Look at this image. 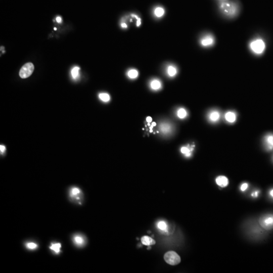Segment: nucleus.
I'll return each instance as SVG.
<instances>
[{
	"label": "nucleus",
	"instance_id": "f257e3e1",
	"mask_svg": "<svg viewBox=\"0 0 273 273\" xmlns=\"http://www.w3.org/2000/svg\"><path fill=\"white\" fill-rule=\"evenodd\" d=\"M219 8L221 12L229 17H234L238 14L239 6L237 3L228 0L220 2Z\"/></svg>",
	"mask_w": 273,
	"mask_h": 273
},
{
	"label": "nucleus",
	"instance_id": "f03ea898",
	"mask_svg": "<svg viewBox=\"0 0 273 273\" xmlns=\"http://www.w3.org/2000/svg\"><path fill=\"white\" fill-rule=\"evenodd\" d=\"M164 259L166 263L170 265H177L181 263V259L179 255L173 251H168L164 255Z\"/></svg>",
	"mask_w": 273,
	"mask_h": 273
},
{
	"label": "nucleus",
	"instance_id": "7ed1b4c3",
	"mask_svg": "<svg viewBox=\"0 0 273 273\" xmlns=\"http://www.w3.org/2000/svg\"><path fill=\"white\" fill-rule=\"evenodd\" d=\"M259 223L261 227L266 230L273 229V215L269 214L262 215L259 218Z\"/></svg>",
	"mask_w": 273,
	"mask_h": 273
},
{
	"label": "nucleus",
	"instance_id": "20e7f679",
	"mask_svg": "<svg viewBox=\"0 0 273 273\" xmlns=\"http://www.w3.org/2000/svg\"><path fill=\"white\" fill-rule=\"evenodd\" d=\"M250 48L255 54H261L265 50V44L263 40L258 39L251 42Z\"/></svg>",
	"mask_w": 273,
	"mask_h": 273
},
{
	"label": "nucleus",
	"instance_id": "39448f33",
	"mask_svg": "<svg viewBox=\"0 0 273 273\" xmlns=\"http://www.w3.org/2000/svg\"><path fill=\"white\" fill-rule=\"evenodd\" d=\"M34 69V65L31 62H28L24 64V65L21 67L19 72V76L20 78H28L32 74Z\"/></svg>",
	"mask_w": 273,
	"mask_h": 273
},
{
	"label": "nucleus",
	"instance_id": "423d86ee",
	"mask_svg": "<svg viewBox=\"0 0 273 273\" xmlns=\"http://www.w3.org/2000/svg\"><path fill=\"white\" fill-rule=\"evenodd\" d=\"M200 42L201 46L203 47H211L213 46V44H215V38L212 34H205L202 37Z\"/></svg>",
	"mask_w": 273,
	"mask_h": 273
},
{
	"label": "nucleus",
	"instance_id": "0eeeda50",
	"mask_svg": "<svg viewBox=\"0 0 273 273\" xmlns=\"http://www.w3.org/2000/svg\"><path fill=\"white\" fill-rule=\"evenodd\" d=\"M207 118L209 122L212 123H215L220 120L221 113L217 110H212L207 114Z\"/></svg>",
	"mask_w": 273,
	"mask_h": 273
},
{
	"label": "nucleus",
	"instance_id": "6e6552de",
	"mask_svg": "<svg viewBox=\"0 0 273 273\" xmlns=\"http://www.w3.org/2000/svg\"><path fill=\"white\" fill-rule=\"evenodd\" d=\"M264 144L267 150L273 149V134H269L264 138Z\"/></svg>",
	"mask_w": 273,
	"mask_h": 273
},
{
	"label": "nucleus",
	"instance_id": "1a4fd4ad",
	"mask_svg": "<svg viewBox=\"0 0 273 273\" xmlns=\"http://www.w3.org/2000/svg\"><path fill=\"white\" fill-rule=\"evenodd\" d=\"M215 182L217 185L221 187H226L229 184V181L227 177L223 175L217 177L215 179Z\"/></svg>",
	"mask_w": 273,
	"mask_h": 273
},
{
	"label": "nucleus",
	"instance_id": "9d476101",
	"mask_svg": "<svg viewBox=\"0 0 273 273\" xmlns=\"http://www.w3.org/2000/svg\"><path fill=\"white\" fill-rule=\"evenodd\" d=\"M225 120L229 123L232 124L236 122L237 116L236 114L233 111H228L226 112L225 115Z\"/></svg>",
	"mask_w": 273,
	"mask_h": 273
},
{
	"label": "nucleus",
	"instance_id": "9b49d317",
	"mask_svg": "<svg viewBox=\"0 0 273 273\" xmlns=\"http://www.w3.org/2000/svg\"><path fill=\"white\" fill-rule=\"evenodd\" d=\"M166 72L168 76H169L171 78H173L177 74V68L175 65L171 64L167 66Z\"/></svg>",
	"mask_w": 273,
	"mask_h": 273
},
{
	"label": "nucleus",
	"instance_id": "f8f14e48",
	"mask_svg": "<svg viewBox=\"0 0 273 273\" xmlns=\"http://www.w3.org/2000/svg\"><path fill=\"white\" fill-rule=\"evenodd\" d=\"M150 86L152 90L157 91L162 88V82L158 79H154L150 82Z\"/></svg>",
	"mask_w": 273,
	"mask_h": 273
},
{
	"label": "nucleus",
	"instance_id": "ddd939ff",
	"mask_svg": "<svg viewBox=\"0 0 273 273\" xmlns=\"http://www.w3.org/2000/svg\"><path fill=\"white\" fill-rule=\"evenodd\" d=\"M141 242L143 244L147 246H150L155 244V241L149 236H144L141 238Z\"/></svg>",
	"mask_w": 273,
	"mask_h": 273
},
{
	"label": "nucleus",
	"instance_id": "4468645a",
	"mask_svg": "<svg viewBox=\"0 0 273 273\" xmlns=\"http://www.w3.org/2000/svg\"><path fill=\"white\" fill-rule=\"evenodd\" d=\"M193 150V147H190L188 146H184L181 148V152L186 157H190L192 152Z\"/></svg>",
	"mask_w": 273,
	"mask_h": 273
},
{
	"label": "nucleus",
	"instance_id": "2eb2a0df",
	"mask_svg": "<svg viewBox=\"0 0 273 273\" xmlns=\"http://www.w3.org/2000/svg\"><path fill=\"white\" fill-rule=\"evenodd\" d=\"M165 13V10L162 7H157L154 10V14L157 18H161Z\"/></svg>",
	"mask_w": 273,
	"mask_h": 273
},
{
	"label": "nucleus",
	"instance_id": "dca6fc26",
	"mask_svg": "<svg viewBox=\"0 0 273 273\" xmlns=\"http://www.w3.org/2000/svg\"><path fill=\"white\" fill-rule=\"evenodd\" d=\"M74 242L76 245L78 246H82L85 243V240L83 237L81 235H76L74 238Z\"/></svg>",
	"mask_w": 273,
	"mask_h": 273
},
{
	"label": "nucleus",
	"instance_id": "f3484780",
	"mask_svg": "<svg viewBox=\"0 0 273 273\" xmlns=\"http://www.w3.org/2000/svg\"><path fill=\"white\" fill-rule=\"evenodd\" d=\"M127 75L130 78L135 79L138 76L139 72H138L137 70L135 69H131L128 71Z\"/></svg>",
	"mask_w": 273,
	"mask_h": 273
},
{
	"label": "nucleus",
	"instance_id": "a211bd4d",
	"mask_svg": "<svg viewBox=\"0 0 273 273\" xmlns=\"http://www.w3.org/2000/svg\"><path fill=\"white\" fill-rule=\"evenodd\" d=\"M177 116L178 118H181V119H183L187 117V112L186 110L184 108H179V109L177 110Z\"/></svg>",
	"mask_w": 273,
	"mask_h": 273
},
{
	"label": "nucleus",
	"instance_id": "6ab92c4d",
	"mask_svg": "<svg viewBox=\"0 0 273 273\" xmlns=\"http://www.w3.org/2000/svg\"><path fill=\"white\" fill-rule=\"evenodd\" d=\"M161 130L164 133H168L169 132H171V127L170 124H162L160 127Z\"/></svg>",
	"mask_w": 273,
	"mask_h": 273
},
{
	"label": "nucleus",
	"instance_id": "aec40b11",
	"mask_svg": "<svg viewBox=\"0 0 273 273\" xmlns=\"http://www.w3.org/2000/svg\"><path fill=\"white\" fill-rule=\"evenodd\" d=\"M61 247V245L60 243H55L53 244L50 247V249L53 250L56 253H59L60 251V248Z\"/></svg>",
	"mask_w": 273,
	"mask_h": 273
},
{
	"label": "nucleus",
	"instance_id": "412c9836",
	"mask_svg": "<svg viewBox=\"0 0 273 273\" xmlns=\"http://www.w3.org/2000/svg\"><path fill=\"white\" fill-rule=\"evenodd\" d=\"M99 97L103 102H108L110 100V96L107 93H100L99 95Z\"/></svg>",
	"mask_w": 273,
	"mask_h": 273
},
{
	"label": "nucleus",
	"instance_id": "4be33fe9",
	"mask_svg": "<svg viewBox=\"0 0 273 273\" xmlns=\"http://www.w3.org/2000/svg\"><path fill=\"white\" fill-rule=\"evenodd\" d=\"M80 69V67L77 66L72 68V77L74 78V79H76L78 76Z\"/></svg>",
	"mask_w": 273,
	"mask_h": 273
},
{
	"label": "nucleus",
	"instance_id": "5701e85b",
	"mask_svg": "<svg viewBox=\"0 0 273 273\" xmlns=\"http://www.w3.org/2000/svg\"><path fill=\"white\" fill-rule=\"evenodd\" d=\"M157 227L160 230L162 231H166L168 229V226L166 222L164 221H160L157 223Z\"/></svg>",
	"mask_w": 273,
	"mask_h": 273
},
{
	"label": "nucleus",
	"instance_id": "b1692460",
	"mask_svg": "<svg viewBox=\"0 0 273 273\" xmlns=\"http://www.w3.org/2000/svg\"><path fill=\"white\" fill-rule=\"evenodd\" d=\"M80 189H78V188H73L71 190L70 194L72 197H76L80 194Z\"/></svg>",
	"mask_w": 273,
	"mask_h": 273
},
{
	"label": "nucleus",
	"instance_id": "393cba45",
	"mask_svg": "<svg viewBox=\"0 0 273 273\" xmlns=\"http://www.w3.org/2000/svg\"><path fill=\"white\" fill-rule=\"evenodd\" d=\"M26 247L28 249L33 250V249H36L38 247V245L36 243H34V242H30V243H28L26 244Z\"/></svg>",
	"mask_w": 273,
	"mask_h": 273
},
{
	"label": "nucleus",
	"instance_id": "a878e982",
	"mask_svg": "<svg viewBox=\"0 0 273 273\" xmlns=\"http://www.w3.org/2000/svg\"><path fill=\"white\" fill-rule=\"evenodd\" d=\"M132 15L134 16L135 18H136V19L137 20V26H139L141 25V18H139L138 16L136 15V14H132Z\"/></svg>",
	"mask_w": 273,
	"mask_h": 273
},
{
	"label": "nucleus",
	"instance_id": "bb28decb",
	"mask_svg": "<svg viewBox=\"0 0 273 273\" xmlns=\"http://www.w3.org/2000/svg\"><path fill=\"white\" fill-rule=\"evenodd\" d=\"M247 188H248L247 183L243 184L241 186V190L242 191H244L246 190L247 189Z\"/></svg>",
	"mask_w": 273,
	"mask_h": 273
},
{
	"label": "nucleus",
	"instance_id": "cd10ccee",
	"mask_svg": "<svg viewBox=\"0 0 273 273\" xmlns=\"http://www.w3.org/2000/svg\"><path fill=\"white\" fill-rule=\"evenodd\" d=\"M5 150H6V148L4 146L2 145L0 146V150H1V153H4V151H5Z\"/></svg>",
	"mask_w": 273,
	"mask_h": 273
},
{
	"label": "nucleus",
	"instance_id": "c85d7f7f",
	"mask_svg": "<svg viewBox=\"0 0 273 273\" xmlns=\"http://www.w3.org/2000/svg\"><path fill=\"white\" fill-rule=\"evenodd\" d=\"M121 26H122V28H128V25H127L126 23H124V22H123V23H122V24H121Z\"/></svg>",
	"mask_w": 273,
	"mask_h": 273
},
{
	"label": "nucleus",
	"instance_id": "c756f323",
	"mask_svg": "<svg viewBox=\"0 0 273 273\" xmlns=\"http://www.w3.org/2000/svg\"><path fill=\"white\" fill-rule=\"evenodd\" d=\"M56 21H57V22H58V23H61V21H62V19H61V18L60 17H57L56 18Z\"/></svg>",
	"mask_w": 273,
	"mask_h": 273
},
{
	"label": "nucleus",
	"instance_id": "7c9ffc66",
	"mask_svg": "<svg viewBox=\"0 0 273 273\" xmlns=\"http://www.w3.org/2000/svg\"><path fill=\"white\" fill-rule=\"evenodd\" d=\"M258 194H259V192H255L254 193H253L252 194V196H253L254 197H257L258 196Z\"/></svg>",
	"mask_w": 273,
	"mask_h": 273
},
{
	"label": "nucleus",
	"instance_id": "2f4dec72",
	"mask_svg": "<svg viewBox=\"0 0 273 273\" xmlns=\"http://www.w3.org/2000/svg\"><path fill=\"white\" fill-rule=\"evenodd\" d=\"M147 122H150L152 121V118H150V117H148V118H147Z\"/></svg>",
	"mask_w": 273,
	"mask_h": 273
},
{
	"label": "nucleus",
	"instance_id": "473e14b6",
	"mask_svg": "<svg viewBox=\"0 0 273 273\" xmlns=\"http://www.w3.org/2000/svg\"><path fill=\"white\" fill-rule=\"evenodd\" d=\"M270 195L272 197H273V189L271 190V191L270 192Z\"/></svg>",
	"mask_w": 273,
	"mask_h": 273
},
{
	"label": "nucleus",
	"instance_id": "72a5a7b5",
	"mask_svg": "<svg viewBox=\"0 0 273 273\" xmlns=\"http://www.w3.org/2000/svg\"><path fill=\"white\" fill-rule=\"evenodd\" d=\"M219 2H224V1H227V0H219Z\"/></svg>",
	"mask_w": 273,
	"mask_h": 273
},
{
	"label": "nucleus",
	"instance_id": "f704fd0d",
	"mask_svg": "<svg viewBox=\"0 0 273 273\" xmlns=\"http://www.w3.org/2000/svg\"><path fill=\"white\" fill-rule=\"evenodd\" d=\"M54 30H57V28H54Z\"/></svg>",
	"mask_w": 273,
	"mask_h": 273
}]
</instances>
